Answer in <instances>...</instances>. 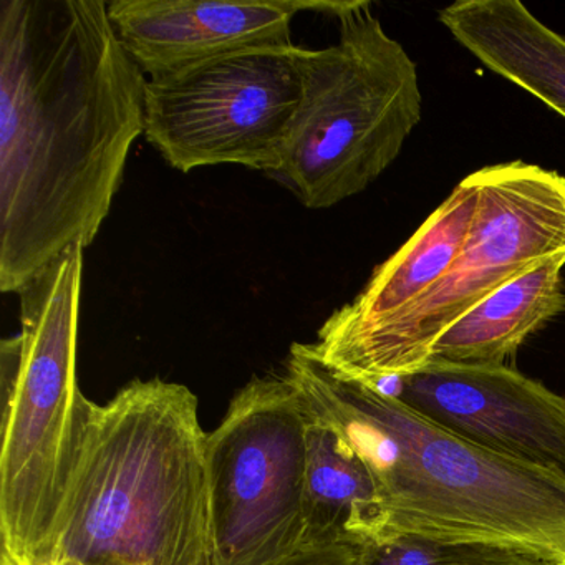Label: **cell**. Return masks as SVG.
<instances>
[{
  "label": "cell",
  "instance_id": "obj_15",
  "mask_svg": "<svg viewBox=\"0 0 565 565\" xmlns=\"http://www.w3.org/2000/svg\"><path fill=\"white\" fill-rule=\"evenodd\" d=\"M363 565H562L525 548L489 542L396 535L366 548Z\"/></svg>",
  "mask_w": 565,
  "mask_h": 565
},
{
  "label": "cell",
  "instance_id": "obj_12",
  "mask_svg": "<svg viewBox=\"0 0 565 565\" xmlns=\"http://www.w3.org/2000/svg\"><path fill=\"white\" fill-rule=\"evenodd\" d=\"M438 18L488 71L565 118V39L519 0H458Z\"/></svg>",
  "mask_w": 565,
  "mask_h": 565
},
{
  "label": "cell",
  "instance_id": "obj_7",
  "mask_svg": "<svg viewBox=\"0 0 565 565\" xmlns=\"http://www.w3.org/2000/svg\"><path fill=\"white\" fill-rule=\"evenodd\" d=\"M310 413L286 375L256 376L207 435L211 565L302 551Z\"/></svg>",
  "mask_w": 565,
  "mask_h": 565
},
{
  "label": "cell",
  "instance_id": "obj_5",
  "mask_svg": "<svg viewBox=\"0 0 565 565\" xmlns=\"http://www.w3.org/2000/svg\"><path fill=\"white\" fill-rule=\"evenodd\" d=\"M332 18L339 41L302 49V95L270 177L309 210H329L372 186L423 114L418 67L372 4L345 0Z\"/></svg>",
  "mask_w": 565,
  "mask_h": 565
},
{
  "label": "cell",
  "instance_id": "obj_11",
  "mask_svg": "<svg viewBox=\"0 0 565 565\" xmlns=\"http://www.w3.org/2000/svg\"><path fill=\"white\" fill-rule=\"evenodd\" d=\"M479 170L466 177L419 230L373 270L362 292L337 309L310 343L320 359L333 355L402 316L451 267L479 204Z\"/></svg>",
  "mask_w": 565,
  "mask_h": 565
},
{
  "label": "cell",
  "instance_id": "obj_1",
  "mask_svg": "<svg viewBox=\"0 0 565 565\" xmlns=\"http://www.w3.org/2000/svg\"><path fill=\"white\" fill-rule=\"evenodd\" d=\"M145 90L104 0H0L2 292L94 243L143 137Z\"/></svg>",
  "mask_w": 565,
  "mask_h": 565
},
{
  "label": "cell",
  "instance_id": "obj_9",
  "mask_svg": "<svg viewBox=\"0 0 565 565\" xmlns=\"http://www.w3.org/2000/svg\"><path fill=\"white\" fill-rule=\"evenodd\" d=\"M396 399L476 448L565 478V398L508 365L435 362Z\"/></svg>",
  "mask_w": 565,
  "mask_h": 565
},
{
  "label": "cell",
  "instance_id": "obj_8",
  "mask_svg": "<svg viewBox=\"0 0 565 565\" xmlns=\"http://www.w3.org/2000/svg\"><path fill=\"white\" fill-rule=\"evenodd\" d=\"M300 57L264 45L147 78L143 137L181 173L241 164L273 177L302 95Z\"/></svg>",
  "mask_w": 565,
  "mask_h": 565
},
{
  "label": "cell",
  "instance_id": "obj_16",
  "mask_svg": "<svg viewBox=\"0 0 565 565\" xmlns=\"http://www.w3.org/2000/svg\"><path fill=\"white\" fill-rule=\"evenodd\" d=\"M366 548L359 545L302 548L290 557L269 565H363Z\"/></svg>",
  "mask_w": 565,
  "mask_h": 565
},
{
  "label": "cell",
  "instance_id": "obj_10",
  "mask_svg": "<svg viewBox=\"0 0 565 565\" xmlns=\"http://www.w3.org/2000/svg\"><path fill=\"white\" fill-rule=\"evenodd\" d=\"M327 0H111L118 41L147 78L264 45H292L303 11L332 15Z\"/></svg>",
  "mask_w": 565,
  "mask_h": 565
},
{
  "label": "cell",
  "instance_id": "obj_13",
  "mask_svg": "<svg viewBox=\"0 0 565 565\" xmlns=\"http://www.w3.org/2000/svg\"><path fill=\"white\" fill-rule=\"evenodd\" d=\"M307 446L302 547H370L385 541L382 495L365 462L312 416Z\"/></svg>",
  "mask_w": 565,
  "mask_h": 565
},
{
  "label": "cell",
  "instance_id": "obj_4",
  "mask_svg": "<svg viewBox=\"0 0 565 565\" xmlns=\"http://www.w3.org/2000/svg\"><path fill=\"white\" fill-rule=\"evenodd\" d=\"M84 247L21 297V333L0 343V565H47L95 403L77 380Z\"/></svg>",
  "mask_w": 565,
  "mask_h": 565
},
{
  "label": "cell",
  "instance_id": "obj_6",
  "mask_svg": "<svg viewBox=\"0 0 565 565\" xmlns=\"http://www.w3.org/2000/svg\"><path fill=\"white\" fill-rule=\"evenodd\" d=\"M471 230L448 273L402 316L327 359L360 382L405 376L436 340L486 297L552 257L565 256V177L515 160L481 168Z\"/></svg>",
  "mask_w": 565,
  "mask_h": 565
},
{
  "label": "cell",
  "instance_id": "obj_14",
  "mask_svg": "<svg viewBox=\"0 0 565 565\" xmlns=\"http://www.w3.org/2000/svg\"><path fill=\"white\" fill-rule=\"evenodd\" d=\"M564 267L565 256L552 257L486 297L436 340L429 360L505 365L532 333L565 312Z\"/></svg>",
  "mask_w": 565,
  "mask_h": 565
},
{
  "label": "cell",
  "instance_id": "obj_3",
  "mask_svg": "<svg viewBox=\"0 0 565 565\" xmlns=\"http://www.w3.org/2000/svg\"><path fill=\"white\" fill-rule=\"evenodd\" d=\"M181 383L95 403L47 565H211L207 435Z\"/></svg>",
  "mask_w": 565,
  "mask_h": 565
},
{
  "label": "cell",
  "instance_id": "obj_2",
  "mask_svg": "<svg viewBox=\"0 0 565 565\" xmlns=\"http://www.w3.org/2000/svg\"><path fill=\"white\" fill-rule=\"evenodd\" d=\"M284 375L310 416L372 472L386 539L489 542L565 565V478L462 441L399 399L330 369L310 343L290 347Z\"/></svg>",
  "mask_w": 565,
  "mask_h": 565
}]
</instances>
